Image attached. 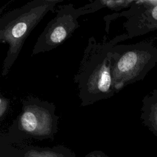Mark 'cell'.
<instances>
[{
    "instance_id": "obj_1",
    "label": "cell",
    "mask_w": 157,
    "mask_h": 157,
    "mask_svg": "<svg viewBox=\"0 0 157 157\" xmlns=\"http://www.w3.org/2000/svg\"><path fill=\"white\" fill-rule=\"evenodd\" d=\"M127 39L125 33L109 40L104 36V40L98 42L93 36L88 39L78 71L74 77L81 106L110 98L115 94L111 71L112 49Z\"/></svg>"
},
{
    "instance_id": "obj_2",
    "label": "cell",
    "mask_w": 157,
    "mask_h": 157,
    "mask_svg": "<svg viewBox=\"0 0 157 157\" xmlns=\"http://www.w3.org/2000/svg\"><path fill=\"white\" fill-rule=\"evenodd\" d=\"M63 0H33L11 10L0 18V42L9 45L2 76L7 75L17 60L23 45L32 30L49 12Z\"/></svg>"
},
{
    "instance_id": "obj_3",
    "label": "cell",
    "mask_w": 157,
    "mask_h": 157,
    "mask_svg": "<svg viewBox=\"0 0 157 157\" xmlns=\"http://www.w3.org/2000/svg\"><path fill=\"white\" fill-rule=\"evenodd\" d=\"M156 39L151 37L135 44H118L113 47L111 71L115 93L128 85L144 80L156 66Z\"/></svg>"
},
{
    "instance_id": "obj_4",
    "label": "cell",
    "mask_w": 157,
    "mask_h": 157,
    "mask_svg": "<svg viewBox=\"0 0 157 157\" xmlns=\"http://www.w3.org/2000/svg\"><path fill=\"white\" fill-rule=\"evenodd\" d=\"M21 112L13 123L17 131L34 137H50L56 131L59 117L53 102L29 96L21 101Z\"/></svg>"
},
{
    "instance_id": "obj_5",
    "label": "cell",
    "mask_w": 157,
    "mask_h": 157,
    "mask_svg": "<svg viewBox=\"0 0 157 157\" xmlns=\"http://www.w3.org/2000/svg\"><path fill=\"white\" fill-rule=\"evenodd\" d=\"M86 14L82 7L76 9L72 4L59 6L55 17L38 37L31 56L51 51L61 45L80 26L78 18Z\"/></svg>"
},
{
    "instance_id": "obj_6",
    "label": "cell",
    "mask_w": 157,
    "mask_h": 157,
    "mask_svg": "<svg viewBox=\"0 0 157 157\" xmlns=\"http://www.w3.org/2000/svg\"><path fill=\"white\" fill-rule=\"evenodd\" d=\"M125 17L123 24L128 39L142 36L157 30V0L134 1L128 9L115 12L104 17L107 34L109 33L110 24L112 20Z\"/></svg>"
},
{
    "instance_id": "obj_7",
    "label": "cell",
    "mask_w": 157,
    "mask_h": 157,
    "mask_svg": "<svg viewBox=\"0 0 157 157\" xmlns=\"http://www.w3.org/2000/svg\"><path fill=\"white\" fill-rule=\"evenodd\" d=\"M140 118L142 124L157 137V88L143 98Z\"/></svg>"
},
{
    "instance_id": "obj_8",
    "label": "cell",
    "mask_w": 157,
    "mask_h": 157,
    "mask_svg": "<svg viewBox=\"0 0 157 157\" xmlns=\"http://www.w3.org/2000/svg\"><path fill=\"white\" fill-rule=\"evenodd\" d=\"M134 1V0H96L82 7L87 13H94L102 8H108L112 10L120 11L129 8Z\"/></svg>"
},
{
    "instance_id": "obj_9",
    "label": "cell",
    "mask_w": 157,
    "mask_h": 157,
    "mask_svg": "<svg viewBox=\"0 0 157 157\" xmlns=\"http://www.w3.org/2000/svg\"><path fill=\"white\" fill-rule=\"evenodd\" d=\"M10 100L1 94L0 96V119L2 121L10 108Z\"/></svg>"
},
{
    "instance_id": "obj_10",
    "label": "cell",
    "mask_w": 157,
    "mask_h": 157,
    "mask_svg": "<svg viewBox=\"0 0 157 157\" xmlns=\"http://www.w3.org/2000/svg\"><path fill=\"white\" fill-rule=\"evenodd\" d=\"M26 157H58L56 154L50 151H30L26 154Z\"/></svg>"
}]
</instances>
